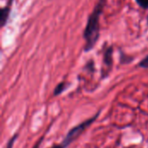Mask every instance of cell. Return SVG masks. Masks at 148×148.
I'll list each match as a JSON object with an SVG mask.
<instances>
[{"instance_id": "7", "label": "cell", "mask_w": 148, "mask_h": 148, "mask_svg": "<svg viewBox=\"0 0 148 148\" xmlns=\"http://www.w3.org/2000/svg\"><path fill=\"white\" fill-rule=\"evenodd\" d=\"M139 66L141 68H144V69H148V56L140 62Z\"/></svg>"}, {"instance_id": "9", "label": "cell", "mask_w": 148, "mask_h": 148, "mask_svg": "<svg viewBox=\"0 0 148 148\" xmlns=\"http://www.w3.org/2000/svg\"><path fill=\"white\" fill-rule=\"evenodd\" d=\"M50 148H65L63 146H62V145H56V146H53L52 147Z\"/></svg>"}, {"instance_id": "5", "label": "cell", "mask_w": 148, "mask_h": 148, "mask_svg": "<svg viewBox=\"0 0 148 148\" xmlns=\"http://www.w3.org/2000/svg\"><path fill=\"white\" fill-rule=\"evenodd\" d=\"M66 88H67V84H66L65 82H61V83H59V84L56 86V88H55V90H54V95H58L62 94V93L66 89Z\"/></svg>"}, {"instance_id": "4", "label": "cell", "mask_w": 148, "mask_h": 148, "mask_svg": "<svg viewBox=\"0 0 148 148\" xmlns=\"http://www.w3.org/2000/svg\"><path fill=\"white\" fill-rule=\"evenodd\" d=\"M10 14V5L3 8L0 11V23H1V26H4V24L7 22L8 16Z\"/></svg>"}, {"instance_id": "3", "label": "cell", "mask_w": 148, "mask_h": 148, "mask_svg": "<svg viewBox=\"0 0 148 148\" xmlns=\"http://www.w3.org/2000/svg\"><path fill=\"white\" fill-rule=\"evenodd\" d=\"M104 63L108 67H112L113 63V48L109 47L104 54Z\"/></svg>"}, {"instance_id": "6", "label": "cell", "mask_w": 148, "mask_h": 148, "mask_svg": "<svg viewBox=\"0 0 148 148\" xmlns=\"http://www.w3.org/2000/svg\"><path fill=\"white\" fill-rule=\"evenodd\" d=\"M136 2L138 3V4L144 8V9H147L148 8V0H136Z\"/></svg>"}, {"instance_id": "8", "label": "cell", "mask_w": 148, "mask_h": 148, "mask_svg": "<svg viewBox=\"0 0 148 148\" xmlns=\"http://www.w3.org/2000/svg\"><path fill=\"white\" fill-rule=\"evenodd\" d=\"M17 138V134L16 135H15V137H13L10 141H9V143H8V146H7V148H12V145H13V143H14V141L16 140V139Z\"/></svg>"}, {"instance_id": "10", "label": "cell", "mask_w": 148, "mask_h": 148, "mask_svg": "<svg viewBox=\"0 0 148 148\" xmlns=\"http://www.w3.org/2000/svg\"><path fill=\"white\" fill-rule=\"evenodd\" d=\"M147 24H148V16H147Z\"/></svg>"}, {"instance_id": "1", "label": "cell", "mask_w": 148, "mask_h": 148, "mask_svg": "<svg viewBox=\"0 0 148 148\" xmlns=\"http://www.w3.org/2000/svg\"><path fill=\"white\" fill-rule=\"evenodd\" d=\"M106 0H100L94 11L88 17V21L84 30V39L86 41L85 51L93 49L100 36V16L102 13Z\"/></svg>"}, {"instance_id": "2", "label": "cell", "mask_w": 148, "mask_h": 148, "mask_svg": "<svg viewBox=\"0 0 148 148\" xmlns=\"http://www.w3.org/2000/svg\"><path fill=\"white\" fill-rule=\"evenodd\" d=\"M97 116H98V114L95 115L93 118H91V119H89V120H88V121H86L81 123L80 125L75 127L74 128H72V129L69 132V134H67L66 138L64 139L63 143H62V146H63L64 147H67L68 145H69L72 141H74L76 138H78V136H80V134H82V133L89 125H91V124L94 122V121L96 119Z\"/></svg>"}]
</instances>
